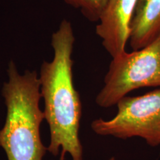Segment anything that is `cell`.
Here are the masks:
<instances>
[{"label":"cell","mask_w":160,"mask_h":160,"mask_svg":"<svg viewBox=\"0 0 160 160\" xmlns=\"http://www.w3.org/2000/svg\"><path fill=\"white\" fill-rule=\"evenodd\" d=\"M108 160H115V159L113 157H112V158H111V159H108Z\"/></svg>","instance_id":"8"},{"label":"cell","mask_w":160,"mask_h":160,"mask_svg":"<svg viewBox=\"0 0 160 160\" xmlns=\"http://www.w3.org/2000/svg\"><path fill=\"white\" fill-rule=\"evenodd\" d=\"M137 0H108L98 24L96 33L108 53L114 59L125 53L129 41L131 24Z\"/></svg>","instance_id":"5"},{"label":"cell","mask_w":160,"mask_h":160,"mask_svg":"<svg viewBox=\"0 0 160 160\" xmlns=\"http://www.w3.org/2000/svg\"><path fill=\"white\" fill-rule=\"evenodd\" d=\"M160 35V0H137L131 24L129 44L142 49Z\"/></svg>","instance_id":"6"},{"label":"cell","mask_w":160,"mask_h":160,"mask_svg":"<svg viewBox=\"0 0 160 160\" xmlns=\"http://www.w3.org/2000/svg\"><path fill=\"white\" fill-rule=\"evenodd\" d=\"M104 83L96 98V102L102 108L117 105L133 90L160 88V35L143 48L125 51L112 59Z\"/></svg>","instance_id":"3"},{"label":"cell","mask_w":160,"mask_h":160,"mask_svg":"<svg viewBox=\"0 0 160 160\" xmlns=\"http://www.w3.org/2000/svg\"><path fill=\"white\" fill-rule=\"evenodd\" d=\"M117 105L118 111L113 119L92 122L96 133L123 139L138 137L153 147L160 145V89L139 97L126 96Z\"/></svg>","instance_id":"4"},{"label":"cell","mask_w":160,"mask_h":160,"mask_svg":"<svg viewBox=\"0 0 160 160\" xmlns=\"http://www.w3.org/2000/svg\"><path fill=\"white\" fill-rule=\"evenodd\" d=\"M7 72L8 80L2 90L7 117L0 131V146L8 160H42L48 149L40 136L45 114L39 108L41 83L37 72L28 70L20 74L12 60Z\"/></svg>","instance_id":"2"},{"label":"cell","mask_w":160,"mask_h":160,"mask_svg":"<svg viewBox=\"0 0 160 160\" xmlns=\"http://www.w3.org/2000/svg\"><path fill=\"white\" fill-rule=\"evenodd\" d=\"M68 5L80 11L86 19L97 22L108 0H63Z\"/></svg>","instance_id":"7"},{"label":"cell","mask_w":160,"mask_h":160,"mask_svg":"<svg viewBox=\"0 0 160 160\" xmlns=\"http://www.w3.org/2000/svg\"><path fill=\"white\" fill-rule=\"evenodd\" d=\"M53 59L44 61L40 68L41 95L44 114L50 128L51 141L47 148L53 156L65 160L67 153L73 160H83L79 137L82 103L73 82L72 59L75 36L71 22L63 19L51 35Z\"/></svg>","instance_id":"1"}]
</instances>
